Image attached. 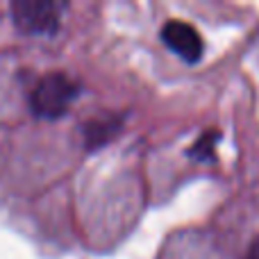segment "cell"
<instances>
[{"label":"cell","mask_w":259,"mask_h":259,"mask_svg":"<svg viewBox=\"0 0 259 259\" xmlns=\"http://www.w3.org/2000/svg\"><path fill=\"white\" fill-rule=\"evenodd\" d=\"M121 116L116 114H107L100 118H91L84 125V141L89 148H100L103 143H107L114 134L121 130Z\"/></svg>","instance_id":"obj_4"},{"label":"cell","mask_w":259,"mask_h":259,"mask_svg":"<svg viewBox=\"0 0 259 259\" xmlns=\"http://www.w3.org/2000/svg\"><path fill=\"white\" fill-rule=\"evenodd\" d=\"M77 98V84L64 73H48L36 82L30 96L32 112L41 118H59Z\"/></svg>","instance_id":"obj_1"},{"label":"cell","mask_w":259,"mask_h":259,"mask_svg":"<svg viewBox=\"0 0 259 259\" xmlns=\"http://www.w3.org/2000/svg\"><path fill=\"white\" fill-rule=\"evenodd\" d=\"M243 259H259V237L252 241V246L248 248V252H246V257Z\"/></svg>","instance_id":"obj_6"},{"label":"cell","mask_w":259,"mask_h":259,"mask_svg":"<svg viewBox=\"0 0 259 259\" xmlns=\"http://www.w3.org/2000/svg\"><path fill=\"white\" fill-rule=\"evenodd\" d=\"M62 3L53 0H14L12 18L27 34H55L62 25Z\"/></svg>","instance_id":"obj_2"},{"label":"cell","mask_w":259,"mask_h":259,"mask_svg":"<svg viewBox=\"0 0 259 259\" xmlns=\"http://www.w3.org/2000/svg\"><path fill=\"white\" fill-rule=\"evenodd\" d=\"M161 41L189 64L198 62L202 57V50H205V44H202V36L198 34V30L184 21L166 23L161 27Z\"/></svg>","instance_id":"obj_3"},{"label":"cell","mask_w":259,"mask_h":259,"mask_svg":"<svg viewBox=\"0 0 259 259\" xmlns=\"http://www.w3.org/2000/svg\"><path fill=\"white\" fill-rule=\"evenodd\" d=\"M219 137H221V134L216 132V130L202 132V137L191 146L189 155H191L193 159H200V161H209V159H214V143L219 141Z\"/></svg>","instance_id":"obj_5"}]
</instances>
